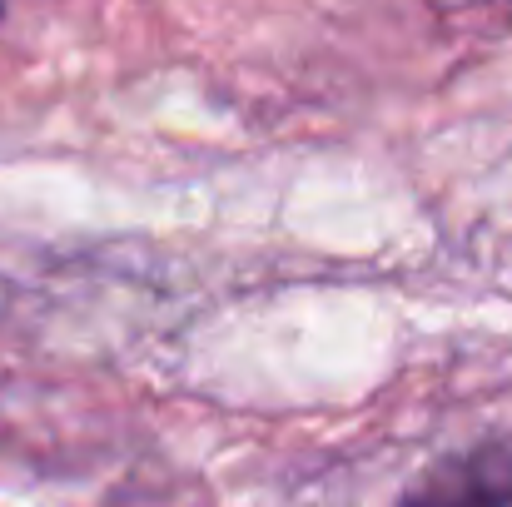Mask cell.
<instances>
[{"label": "cell", "instance_id": "1", "mask_svg": "<svg viewBox=\"0 0 512 507\" xmlns=\"http://www.w3.org/2000/svg\"><path fill=\"white\" fill-rule=\"evenodd\" d=\"M393 507H512V438H483L438 458Z\"/></svg>", "mask_w": 512, "mask_h": 507}]
</instances>
